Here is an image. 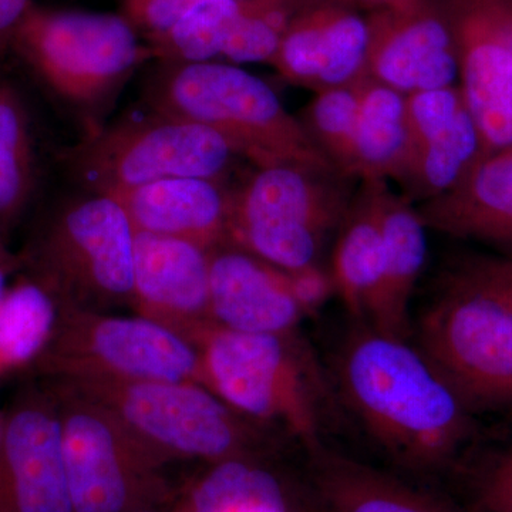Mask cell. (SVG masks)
<instances>
[{
    "label": "cell",
    "mask_w": 512,
    "mask_h": 512,
    "mask_svg": "<svg viewBox=\"0 0 512 512\" xmlns=\"http://www.w3.org/2000/svg\"><path fill=\"white\" fill-rule=\"evenodd\" d=\"M335 379L370 439L409 473L447 470L476 436V410L409 339L353 322Z\"/></svg>",
    "instance_id": "6da1fadb"
},
{
    "label": "cell",
    "mask_w": 512,
    "mask_h": 512,
    "mask_svg": "<svg viewBox=\"0 0 512 512\" xmlns=\"http://www.w3.org/2000/svg\"><path fill=\"white\" fill-rule=\"evenodd\" d=\"M52 383L109 412L165 466L177 461L210 466L275 454L272 427L237 412L201 383L97 379Z\"/></svg>",
    "instance_id": "7a4b0ae2"
},
{
    "label": "cell",
    "mask_w": 512,
    "mask_h": 512,
    "mask_svg": "<svg viewBox=\"0 0 512 512\" xmlns=\"http://www.w3.org/2000/svg\"><path fill=\"white\" fill-rule=\"evenodd\" d=\"M201 383L249 419L288 433L306 453L323 443L330 392L296 332L242 333L210 326L194 340Z\"/></svg>",
    "instance_id": "3957f363"
},
{
    "label": "cell",
    "mask_w": 512,
    "mask_h": 512,
    "mask_svg": "<svg viewBox=\"0 0 512 512\" xmlns=\"http://www.w3.org/2000/svg\"><path fill=\"white\" fill-rule=\"evenodd\" d=\"M150 104L156 113L211 128L256 168L303 165L338 171L274 90L234 64L174 63L154 80Z\"/></svg>",
    "instance_id": "277c9868"
},
{
    "label": "cell",
    "mask_w": 512,
    "mask_h": 512,
    "mask_svg": "<svg viewBox=\"0 0 512 512\" xmlns=\"http://www.w3.org/2000/svg\"><path fill=\"white\" fill-rule=\"evenodd\" d=\"M353 181L303 165L256 168L229 192L227 244L288 272L316 268L355 200Z\"/></svg>",
    "instance_id": "5b68a950"
},
{
    "label": "cell",
    "mask_w": 512,
    "mask_h": 512,
    "mask_svg": "<svg viewBox=\"0 0 512 512\" xmlns=\"http://www.w3.org/2000/svg\"><path fill=\"white\" fill-rule=\"evenodd\" d=\"M417 348L477 413L512 410V312L468 269L424 312Z\"/></svg>",
    "instance_id": "8992f818"
},
{
    "label": "cell",
    "mask_w": 512,
    "mask_h": 512,
    "mask_svg": "<svg viewBox=\"0 0 512 512\" xmlns=\"http://www.w3.org/2000/svg\"><path fill=\"white\" fill-rule=\"evenodd\" d=\"M134 238L119 202L96 194L59 212L22 261L62 305L109 312L133 306Z\"/></svg>",
    "instance_id": "52a82bcc"
},
{
    "label": "cell",
    "mask_w": 512,
    "mask_h": 512,
    "mask_svg": "<svg viewBox=\"0 0 512 512\" xmlns=\"http://www.w3.org/2000/svg\"><path fill=\"white\" fill-rule=\"evenodd\" d=\"M33 370L50 382L97 379L201 383L200 352L177 330L146 316H119L67 305H62L49 349Z\"/></svg>",
    "instance_id": "ba28073f"
},
{
    "label": "cell",
    "mask_w": 512,
    "mask_h": 512,
    "mask_svg": "<svg viewBox=\"0 0 512 512\" xmlns=\"http://www.w3.org/2000/svg\"><path fill=\"white\" fill-rule=\"evenodd\" d=\"M12 46L57 96L82 107L106 100L154 56L123 15L33 6Z\"/></svg>",
    "instance_id": "9c48e42d"
},
{
    "label": "cell",
    "mask_w": 512,
    "mask_h": 512,
    "mask_svg": "<svg viewBox=\"0 0 512 512\" xmlns=\"http://www.w3.org/2000/svg\"><path fill=\"white\" fill-rule=\"evenodd\" d=\"M47 382V380H46ZM59 402L62 450L74 512H134L177 500L165 466L113 416L64 387Z\"/></svg>",
    "instance_id": "30bf717a"
},
{
    "label": "cell",
    "mask_w": 512,
    "mask_h": 512,
    "mask_svg": "<svg viewBox=\"0 0 512 512\" xmlns=\"http://www.w3.org/2000/svg\"><path fill=\"white\" fill-rule=\"evenodd\" d=\"M235 157L211 128L156 113L100 131L77 148L73 163L97 194H111L165 178L220 181Z\"/></svg>",
    "instance_id": "8fae6325"
},
{
    "label": "cell",
    "mask_w": 512,
    "mask_h": 512,
    "mask_svg": "<svg viewBox=\"0 0 512 512\" xmlns=\"http://www.w3.org/2000/svg\"><path fill=\"white\" fill-rule=\"evenodd\" d=\"M332 292L329 274L319 266L288 272L235 245L210 251V315L218 328L296 332Z\"/></svg>",
    "instance_id": "7c38bea8"
},
{
    "label": "cell",
    "mask_w": 512,
    "mask_h": 512,
    "mask_svg": "<svg viewBox=\"0 0 512 512\" xmlns=\"http://www.w3.org/2000/svg\"><path fill=\"white\" fill-rule=\"evenodd\" d=\"M0 512H74L59 402L46 380L20 390L2 412Z\"/></svg>",
    "instance_id": "4fadbf2b"
},
{
    "label": "cell",
    "mask_w": 512,
    "mask_h": 512,
    "mask_svg": "<svg viewBox=\"0 0 512 512\" xmlns=\"http://www.w3.org/2000/svg\"><path fill=\"white\" fill-rule=\"evenodd\" d=\"M367 76L409 96L456 86L458 53L448 0H416L373 10Z\"/></svg>",
    "instance_id": "5bb4252c"
},
{
    "label": "cell",
    "mask_w": 512,
    "mask_h": 512,
    "mask_svg": "<svg viewBox=\"0 0 512 512\" xmlns=\"http://www.w3.org/2000/svg\"><path fill=\"white\" fill-rule=\"evenodd\" d=\"M460 92L488 156L512 150V46L490 0H448Z\"/></svg>",
    "instance_id": "9a60e30c"
},
{
    "label": "cell",
    "mask_w": 512,
    "mask_h": 512,
    "mask_svg": "<svg viewBox=\"0 0 512 512\" xmlns=\"http://www.w3.org/2000/svg\"><path fill=\"white\" fill-rule=\"evenodd\" d=\"M367 16L350 3L315 0L285 30L271 64L282 79L319 93L367 76Z\"/></svg>",
    "instance_id": "2e32d148"
},
{
    "label": "cell",
    "mask_w": 512,
    "mask_h": 512,
    "mask_svg": "<svg viewBox=\"0 0 512 512\" xmlns=\"http://www.w3.org/2000/svg\"><path fill=\"white\" fill-rule=\"evenodd\" d=\"M133 306L138 315L194 343L214 326L210 315V251L185 239L137 232Z\"/></svg>",
    "instance_id": "e0dca14e"
},
{
    "label": "cell",
    "mask_w": 512,
    "mask_h": 512,
    "mask_svg": "<svg viewBox=\"0 0 512 512\" xmlns=\"http://www.w3.org/2000/svg\"><path fill=\"white\" fill-rule=\"evenodd\" d=\"M303 481L312 512H470L443 495L320 446Z\"/></svg>",
    "instance_id": "ac0fdd59"
},
{
    "label": "cell",
    "mask_w": 512,
    "mask_h": 512,
    "mask_svg": "<svg viewBox=\"0 0 512 512\" xmlns=\"http://www.w3.org/2000/svg\"><path fill=\"white\" fill-rule=\"evenodd\" d=\"M134 231L194 242L211 249L227 244L229 191L208 178H165L111 192Z\"/></svg>",
    "instance_id": "d6986e66"
},
{
    "label": "cell",
    "mask_w": 512,
    "mask_h": 512,
    "mask_svg": "<svg viewBox=\"0 0 512 512\" xmlns=\"http://www.w3.org/2000/svg\"><path fill=\"white\" fill-rule=\"evenodd\" d=\"M417 211L427 229L512 249V150L484 157L456 187Z\"/></svg>",
    "instance_id": "ffe728a7"
},
{
    "label": "cell",
    "mask_w": 512,
    "mask_h": 512,
    "mask_svg": "<svg viewBox=\"0 0 512 512\" xmlns=\"http://www.w3.org/2000/svg\"><path fill=\"white\" fill-rule=\"evenodd\" d=\"M377 214L382 229V286L372 328L409 339L410 302L426 264L427 227L412 201L387 181L375 180Z\"/></svg>",
    "instance_id": "44dd1931"
},
{
    "label": "cell",
    "mask_w": 512,
    "mask_h": 512,
    "mask_svg": "<svg viewBox=\"0 0 512 512\" xmlns=\"http://www.w3.org/2000/svg\"><path fill=\"white\" fill-rule=\"evenodd\" d=\"M171 512H312L303 478L298 484L271 458H234L210 464Z\"/></svg>",
    "instance_id": "7402d4cb"
},
{
    "label": "cell",
    "mask_w": 512,
    "mask_h": 512,
    "mask_svg": "<svg viewBox=\"0 0 512 512\" xmlns=\"http://www.w3.org/2000/svg\"><path fill=\"white\" fill-rule=\"evenodd\" d=\"M352 207L338 229L329 278L353 322L372 325L382 286L384 252L375 180L360 181Z\"/></svg>",
    "instance_id": "603a6c76"
},
{
    "label": "cell",
    "mask_w": 512,
    "mask_h": 512,
    "mask_svg": "<svg viewBox=\"0 0 512 512\" xmlns=\"http://www.w3.org/2000/svg\"><path fill=\"white\" fill-rule=\"evenodd\" d=\"M62 302L35 275L20 276L0 299V380L35 369L55 336Z\"/></svg>",
    "instance_id": "cb8c5ba5"
},
{
    "label": "cell",
    "mask_w": 512,
    "mask_h": 512,
    "mask_svg": "<svg viewBox=\"0 0 512 512\" xmlns=\"http://www.w3.org/2000/svg\"><path fill=\"white\" fill-rule=\"evenodd\" d=\"M406 96L366 76L360 82L355 177L359 181L397 183L409 156Z\"/></svg>",
    "instance_id": "d4e9b609"
},
{
    "label": "cell",
    "mask_w": 512,
    "mask_h": 512,
    "mask_svg": "<svg viewBox=\"0 0 512 512\" xmlns=\"http://www.w3.org/2000/svg\"><path fill=\"white\" fill-rule=\"evenodd\" d=\"M487 156L476 121L464 107L444 130L414 148L397 184L407 200L423 204L456 187Z\"/></svg>",
    "instance_id": "484cf974"
},
{
    "label": "cell",
    "mask_w": 512,
    "mask_h": 512,
    "mask_svg": "<svg viewBox=\"0 0 512 512\" xmlns=\"http://www.w3.org/2000/svg\"><path fill=\"white\" fill-rule=\"evenodd\" d=\"M35 181V154L28 111L19 94L0 83V231L28 204Z\"/></svg>",
    "instance_id": "4316f807"
},
{
    "label": "cell",
    "mask_w": 512,
    "mask_h": 512,
    "mask_svg": "<svg viewBox=\"0 0 512 512\" xmlns=\"http://www.w3.org/2000/svg\"><path fill=\"white\" fill-rule=\"evenodd\" d=\"M241 10V0H207L161 33L150 37L154 56L173 63H204L222 55Z\"/></svg>",
    "instance_id": "83f0119b"
},
{
    "label": "cell",
    "mask_w": 512,
    "mask_h": 512,
    "mask_svg": "<svg viewBox=\"0 0 512 512\" xmlns=\"http://www.w3.org/2000/svg\"><path fill=\"white\" fill-rule=\"evenodd\" d=\"M362 80L349 86L315 93L301 120L320 153L328 158L340 174L355 181L353 148Z\"/></svg>",
    "instance_id": "f1b7e54d"
},
{
    "label": "cell",
    "mask_w": 512,
    "mask_h": 512,
    "mask_svg": "<svg viewBox=\"0 0 512 512\" xmlns=\"http://www.w3.org/2000/svg\"><path fill=\"white\" fill-rule=\"evenodd\" d=\"M404 107L410 156L414 148L426 143L456 119L458 113L466 107V103L460 87L450 86L409 94L404 101Z\"/></svg>",
    "instance_id": "f546056e"
},
{
    "label": "cell",
    "mask_w": 512,
    "mask_h": 512,
    "mask_svg": "<svg viewBox=\"0 0 512 512\" xmlns=\"http://www.w3.org/2000/svg\"><path fill=\"white\" fill-rule=\"evenodd\" d=\"M470 512H512V440L476 473Z\"/></svg>",
    "instance_id": "4dcf8cb0"
},
{
    "label": "cell",
    "mask_w": 512,
    "mask_h": 512,
    "mask_svg": "<svg viewBox=\"0 0 512 512\" xmlns=\"http://www.w3.org/2000/svg\"><path fill=\"white\" fill-rule=\"evenodd\" d=\"M204 2L207 0H124L123 16L150 39L173 28Z\"/></svg>",
    "instance_id": "1f68e13d"
},
{
    "label": "cell",
    "mask_w": 512,
    "mask_h": 512,
    "mask_svg": "<svg viewBox=\"0 0 512 512\" xmlns=\"http://www.w3.org/2000/svg\"><path fill=\"white\" fill-rule=\"evenodd\" d=\"M464 268L494 289L512 312V256L510 258H480L470 262Z\"/></svg>",
    "instance_id": "d6a6232c"
},
{
    "label": "cell",
    "mask_w": 512,
    "mask_h": 512,
    "mask_svg": "<svg viewBox=\"0 0 512 512\" xmlns=\"http://www.w3.org/2000/svg\"><path fill=\"white\" fill-rule=\"evenodd\" d=\"M30 6V0H0V56L12 45L16 30Z\"/></svg>",
    "instance_id": "836d02e7"
},
{
    "label": "cell",
    "mask_w": 512,
    "mask_h": 512,
    "mask_svg": "<svg viewBox=\"0 0 512 512\" xmlns=\"http://www.w3.org/2000/svg\"><path fill=\"white\" fill-rule=\"evenodd\" d=\"M18 265H20V259L10 254L0 231V299L8 289L10 274L18 268Z\"/></svg>",
    "instance_id": "e575fe53"
},
{
    "label": "cell",
    "mask_w": 512,
    "mask_h": 512,
    "mask_svg": "<svg viewBox=\"0 0 512 512\" xmlns=\"http://www.w3.org/2000/svg\"><path fill=\"white\" fill-rule=\"evenodd\" d=\"M490 3L512 46V0H490Z\"/></svg>",
    "instance_id": "d590c367"
},
{
    "label": "cell",
    "mask_w": 512,
    "mask_h": 512,
    "mask_svg": "<svg viewBox=\"0 0 512 512\" xmlns=\"http://www.w3.org/2000/svg\"><path fill=\"white\" fill-rule=\"evenodd\" d=\"M357 9H367L369 12L373 10L399 8V6L409 5L416 0H349Z\"/></svg>",
    "instance_id": "8d00e7d4"
},
{
    "label": "cell",
    "mask_w": 512,
    "mask_h": 512,
    "mask_svg": "<svg viewBox=\"0 0 512 512\" xmlns=\"http://www.w3.org/2000/svg\"><path fill=\"white\" fill-rule=\"evenodd\" d=\"M134 512H171L167 510V507H156V508H144V510H138Z\"/></svg>",
    "instance_id": "74e56055"
},
{
    "label": "cell",
    "mask_w": 512,
    "mask_h": 512,
    "mask_svg": "<svg viewBox=\"0 0 512 512\" xmlns=\"http://www.w3.org/2000/svg\"><path fill=\"white\" fill-rule=\"evenodd\" d=\"M339 2L350 3L349 0H339ZM350 5H353V3H350ZM353 6H355V5H353Z\"/></svg>",
    "instance_id": "f35d334b"
},
{
    "label": "cell",
    "mask_w": 512,
    "mask_h": 512,
    "mask_svg": "<svg viewBox=\"0 0 512 512\" xmlns=\"http://www.w3.org/2000/svg\"><path fill=\"white\" fill-rule=\"evenodd\" d=\"M0 427H2V412H0Z\"/></svg>",
    "instance_id": "ab89813d"
}]
</instances>
